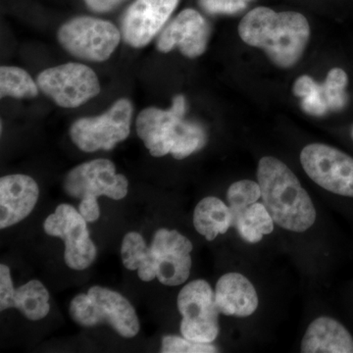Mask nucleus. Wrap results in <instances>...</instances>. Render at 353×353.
<instances>
[{
    "label": "nucleus",
    "mask_w": 353,
    "mask_h": 353,
    "mask_svg": "<svg viewBox=\"0 0 353 353\" xmlns=\"http://www.w3.org/2000/svg\"><path fill=\"white\" fill-rule=\"evenodd\" d=\"M192 241L176 230L159 229L148 246L137 232H130L121 245L123 265L130 271H138L143 282L155 278L161 284L176 287L187 282L192 270Z\"/></svg>",
    "instance_id": "obj_1"
},
{
    "label": "nucleus",
    "mask_w": 353,
    "mask_h": 353,
    "mask_svg": "<svg viewBox=\"0 0 353 353\" xmlns=\"http://www.w3.org/2000/svg\"><path fill=\"white\" fill-rule=\"evenodd\" d=\"M239 34L248 46L264 50L276 66L288 69L303 57L310 26L303 14L257 7L241 19Z\"/></svg>",
    "instance_id": "obj_2"
},
{
    "label": "nucleus",
    "mask_w": 353,
    "mask_h": 353,
    "mask_svg": "<svg viewBox=\"0 0 353 353\" xmlns=\"http://www.w3.org/2000/svg\"><path fill=\"white\" fill-rule=\"evenodd\" d=\"M187 101L176 95L171 108H148L139 114L137 132L150 154L162 157L170 154L182 160L201 150L208 143V134L199 123L187 120Z\"/></svg>",
    "instance_id": "obj_3"
},
{
    "label": "nucleus",
    "mask_w": 353,
    "mask_h": 353,
    "mask_svg": "<svg viewBox=\"0 0 353 353\" xmlns=\"http://www.w3.org/2000/svg\"><path fill=\"white\" fill-rule=\"evenodd\" d=\"M257 180L265 208L275 224L296 233L314 225L317 214L312 199L284 162L272 157L261 158Z\"/></svg>",
    "instance_id": "obj_4"
},
{
    "label": "nucleus",
    "mask_w": 353,
    "mask_h": 353,
    "mask_svg": "<svg viewBox=\"0 0 353 353\" xmlns=\"http://www.w3.org/2000/svg\"><path fill=\"white\" fill-rule=\"evenodd\" d=\"M65 192L80 199L79 211L88 223L101 217L97 199L108 196L114 201L126 197L129 182L126 176L116 173V166L108 159H95L78 165L70 170L64 179Z\"/></svg>",
    "instance_id": "obj_5"
},
{
    "label": "nucleus",
    "mask_w": 353,
    "mask_h": 353,
    "mask_svg": "<svg viewBox=\"0 0 353 353\" xmlns=\"http://www.w3.org/2000/svg\"><path fill=\"white\" fill-rule=\"evenodd\" d=\"M69 313L73 321L83 328L106 324L123 338H134L141 329L136 309L126 297L101 285H94L87 294L74 297Z\"/></svg>",
    "instance_id": "obj_6"
},
{
    "label": "nucleus",
    "mask_w": 353,
    "mask_h": 353,
    "mask_svg": "<svg viewBox=\"0 0 353 353\" xmlns=\"http://www.w3.org/2000/svg\"><path fill=\"white\" fill-rule=\"evenodd\" d=\"M58 41L70 54L88 61L103 62L121 41V32L109 21L81 16L58 30Z\"/></svg>",
    "instance_id": "obj_7"
},
{
    "label": "nucleus",
    "mask_w": 353,
    "mask_h": 353,
    "mask_svg": "<svg viewBox=\"0 0 353 353\" xmlns=\"http://www.w3.org/2000/svg\"><path fill=\"white\" fill-rule=\"evenodd\" d=\"M176 306L182 315L183 338L202 343H212L218 338L220 311L208 282L199 279L185 285L179 292Z\"/></svg>",
    "instance_id": "obj_8"
},
{
    "label": "nucleus",
    "mask_w": 353,
    "mask_h": 353,
    "mask_svg": "<svg viewBox=\"0 0 353 353\" xmlns=\"http://www.w3.org/2000/svg\"><path fill=\"white\" fill-rule=\"evenodd\" d=\"M132 111V102L121 99L101 115L75 121L70 137L82 152L113 150L129 137Z\"/></svg>",
    "instance_id": "obj_9"
},
{
    "label": "nucleus",
    "mask_w": 353,
    "mask_h": 353,
    "mask_svg": "<svg viewBox=\"0 0 353 353\" xmlns=\"http://www.w3.org/2000/svg\"><path fill=\"white\" fill-rule=\"evenodd\" d=\"M44 232L65 243V263L73 270L88 269L97 259V250L90 238L87 220L79 209L62 203L43 223Z\"/></svg>",
    "instance_id": "obj_10"
},
{
    "label": "nucleus",
    "mask_w": 353,
    "mask_h": 353,
    "mask_svg": "<svg viewBox=\"0 0 353 353\" xmlns=\"http://www.w3.org/2000/svg\"><path fill=\"white\" fill-rule=\"evenodd\" d=\"M37 83L43 94L64 108H79L101 92L94 70L80 63H66L44 70Z\"/></svg>",
    "instance_id": "obj_11"
},
{
    "label": "nucleus",
    "mask_w": 353,
    "mask_h": 353,
    "mask_svg": "<svg viewBox=\"0 0 353 353\" xmlns=\"http://www.w3.org/2000/svg\"><path fill=\"white\" fill-rule=\"evenodd\" d=\"M304 171L323 189L353 197V157L323 143L306 145L301 153Z\"/></svg>",
    "instance_id": "obj_12"
},
{
    "label": "nucleus",
    "mask_w": 353,
    "mask_h": 353,
    "mask_svg": "<svg viewBox=\"0 0 353 353\" xmlns=\"http://www.w3.org/2000/svg\"><path fill=\"white\" fill-rule=\"evenodd\" d=\"M180 0H134L123 15L121 34L132 48L148 46L164 27Z\"/></svg>",
    "instance_id": "obj_13"
},
{
    "label": "nucleus",
    "mask_w": 353,
    "mask_h": 353,
    "mask_svg": "<svg viewBox=\"0 0 353 353\" xmlns=\"http://www.w3.org/2000/svg\"><path fill=\"white\" fill-rule=\"evenodd\" d=\"M209 36L210 28L208 21L199 11L185 9L160 34L157 50L167 53L178 48L183 57L196 58L206 50Z\"/></svg>",
    "instance_id": "obj_14"
},
{
    "label": "nucleus",
    "mask_w": 353,
    "mask_h": 353,
    "mask_svg": "<svg viewBox=\"0 0 353 353\" xmlns=\"http://www.w3.org/2000/svg\"><path fill=\"white\" fill-rule=\"evenodd\" d=\"M39 196L38 183L22 174L0 179V229L14 226L31 214Z\"/></svg>",
    "instance_id": "obj_15"
},
{
    "label": "nucleus",
    "mask_w": 353,
    "mask_h": 353,
    "mask_svg": "<svg viewBox=\"0 0 353 353\" xmlns=\"http://www.w3.org/2000/svg\"><path fill=\"white\" fill-rule=\"evenodd\" d=\"M215 299L221 314L245 318L259 307V296L254 285L236 272L225 274L218 280Z\"/></svg>",
    "instance_id": "obj_16"
},
{
    "label": "nucleus",
    "mask_w": 353,
    "mask_h": 353,
    "mask_svg": "<svg viewBox=\"0 0 353 353\" xmlns=\"http://www.w3.org/2000/svg\"><path fill=\"white\" fill-rule=\"evenodd\" d=\"M303 353H353L347 329L331 317H319L309 325L301 341Z\"/></svg>",
    "instance_id": "obj_17"
},
{
    "label": "nucleus",
    "mask_w": 353,
    "mask_h": 353,
    "mask_svg": "<svg viewBox=\"0 0 353 353\" xmlns=\"http://www.w3.org/2000/svg\"><path fill=\"white\" fill-rule=\"evenodd\" d=\"M197 233L209 241L218 234H226L234 226V216L229 206L215 196H208L197 203L192 217Z\"/></svg>",
    "instance_id": "obj_18"
},
{
    "label": "nucleus",
    "mask_w": 353,
    "mask_h": 353,
    "mask_svg": "<svg viewBox=\"0 0 353 353\" xmlns=\"http://www.w3.org/2000/svg\"><path fill=\"white\" fill-rule=\"evenodd\" d=\"M50 292L39 280H31L14 292L13 308L19 310L31 321H39L50 310Z\"/></svg>",
    "instance_id": "obj_19"
},
{
    "label": "nucleus",
    "mask_w": 353,
    "mask_h": 353,
    "mask_svg": "<svg viewBox=\"0 0 353 353\" xmlns=\"http://www.w3.org/2000/svg\"><path fill=\"white\" fill-rule=\"evenodd\" d=\"M274 224L270 213L259 201L234 218V226L241 238L250 243H259L264 236L270 234L274 231Z\"/></svg>",
    "instance_id": "obj_20"
},
{
    "label": "nucleus",
    "mask_w": 353,
    "mask_h": 353,
    "mask_svg": "<svg viewBox=\"0 0 353 353\" xmlns=\"http://www.w3.org/2000/svg\"><path fill=\"white\" fill-rule=\"evenodd\" d=\"M39 85L30 74L19 67L0 68V97L13 99H34L38 97Z\"/></svg>",
    "instance_id": "obj_21"
},
{
    "label": "nucleus",
    "mask_w": 353,
    "mask_h": 353,
    "mask_svg": "<svg viewBox=\"0 0 353 353\" xmlns=\"http://www.w3.org/2000/svg\"><path fill=\"white\" fill-rule=\"evenodd\" d=\"M347 74L341 68L330 70L325 82L319 83L318 94L329 112H340L347 106Z\"/></svg>",
    "instance_id": "obj_22"
},
{
    "label": "nucleus",
    "mask_w": 353,
    "mask_h": 353,
    "mask_svg": "<svg viewBox=\"0 0 353 353\" xmlns=\"http://www.w3.org/2000/svg\"><path fill=\"white\" fill-rule=\"evenodd\" d=\"M261 199L259 183L250 180L239 181L232 183L227 192V201L234 218L248 206Z\"/></svg>",
    "instance_id": "obj_23"
},
{
    "label": "nucleus",
    "mask_w": 353,
    "mask_h": 353,
    "mask_svg": "<svg viewBox=\"0 0 353 353\" xmlns=\"http://www.w3.org/2000/svg\"><path fill=\"white\" fill-rule=\"evenodd\" d=\"M162 353H214L218 352V348L212 343H196L181 338L178 336L167 334L162 338Z\"/></svg>",
    "instance_id": "obj_24"
},
{
    "label": "nucleus",
    "mask_w": 353,
    "mask_h": 353,
    "mask_svg": "<svg viewBox=\"0 0 353 353\" xmlns=\"http://www.w3.org/2000/svg\"><path fill=\"white\" fill-rule=\"evenodd\" d=\"M252 0H199V6L211 15L216 14H227L233 15L245 10L248 2Z\"/></svg>",
    "instance_id": "obj_25"
},
{
    "label": "nucleus",
    "mask_w": 353,
    "mask_h": 353,
    "mask_svg": "<svg viewBox=\"0 0 353 353\" xmlns=\"http://www.w3.org/2000/svg\"><path fill=\"white\" fill-rule=\"evenodd\" d=\"M14 289L10 269L6 264L0 265V311L13 308Z\"/></svg>",
    "instance_id": "obj_26"
},
{
    "label": "nucleus",
    "mask_w": 353,
    "mask_h": 353,
    "mask_svg": "<svg viewBox=\"0 0 353 353\" xmlns=\"http://www.w3.org/2000/svg\"><path fill=\"white\" fill-rule=\"evenodd\" d=\"M318 87L319 83L315 82L314 79L311 78L310 76L303 75L296 79L292 90L296 97L304 99L309 95L314 94L317 92Z\"/></svg>",
    "instance_id": "obj_27"
},
{
    "label": "nucleus",
    "mask_w": 353,
    "mask_h": 353,
    "mask_svg": "<svg viewBox=\"0 0 353 353\" xmlns=\"http://www.w3.org/2000/svg\"><path fill=\"white\" fill-rule=\"evenodd\" d=\"M90 10L97 13H105L119 6L124 0H83Z\"/></svg>",
    "instance_id": "obj_28"
},
{
    "label": "nucleus",
    "mask_w": 353,
    "mask_h": 353,
    "mask_svg": "<svg viewBox=\"0 0 353 353\" xmlns=\"http://www.w3.org/2000/svg\"><path fill=\"white\" fill-rule=\"evenodd\" d=\"M352 139H353V127H352Z\"/></svg>",
    "instance_id": "obj_29"
}]
</instances>
